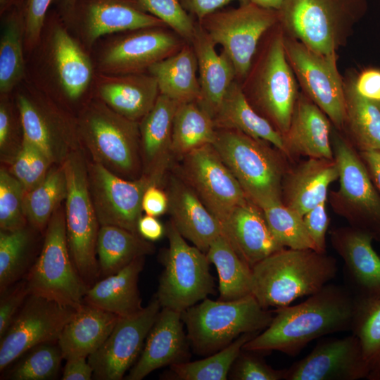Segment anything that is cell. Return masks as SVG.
Listing matches in <instances>:
<instances>
[{
  "mask_svg": "<svg viewBox=\"0 0 380 380\" xmlns=\"http://www.w3.org/2000/svg\"><path fill=\"white\" fill-rule=\"evenodd\" d=\"M2 15L0 36V94H12L25 80L27 76L25 27L20 4Z\"/></svg>",
  "mask_w": 380,
  "mask_h": 380,
  "instance_id": "8d00e7d4",
  "label": "cell"
},
{
  "mask_svg": "<svg viewBox=\"0 0 380 380\" xmlns=\"http://www.w3.org/2000/svg\"><path fill=\"white\" fill-rule=\"evenodd\" d=\"M222 229L223 235L251 268L284 248L272 234L262 209L250 199L233 210Z\"/></svg>",
  "mask_w": 380,
  "mask_h": 380,
  "instance_id": "f546056e",
  "label": "cell"
},
{
  "mask_svg": "<svg viewBox=\"0 0 380 380\" xmlns=\"http://www.w3.org/2000/svg\"><path fill=\"white\" fill-rule=\"evenodd\" d=\"M205 254L218 274L220 300H235L251 294V268L223 234L210 243Z\"/></svg>",
  "mask_w": 380,
  "mask_h": 380,
  "instance_id": "f35d334b",
  "label": "cell"
},
{
  "mask_svg": "<svg viewBox=\"0 0 380 380\" xmlns=\"http://www.w3.org/2000/svg\"><path fill=\"white\" fill-rule=\"evenodd\" d=\"M82 149L73 151L63 163L67 179L64 212L70 256L87 283L99 274L96 255L100 224L89 190L87 160Z\"/></svg>",
  "mask_w": 380,
  "mask_h": 380,
  "instance_id": "7c38bea8",
  "label": "cell"
},
{
  "mask_svg": "<svg viewBox=\"0 0 380 380\" xmlns=\"http://www.w3.org/2000/svg\"><path fill=\"white\" fill-rule=\"evenodd\" d=\"M54 0H23L20 4L25 27V51L31 53L37 46Z\"/></svg>",
  "mask_w": 380,
  "mask_h": 380,
  "instance_id": "f5cc1de1",
  "label": "cell"
},
{
  "mask_svg": "<svg viewBox=\"0 0 380 380\" xmlns=\"http://www.w3.org/2000/svg\"><path fill=\"white\" fill-rule=\"evenodd\" d=\"M142 210L145 214L158 217L168 211L167 193L160 186H149L144 193L141 201Z\"/></svg>",
  "mask_w": 380,
  "mask_h": 380,
  "instance_id": "6f0895ef",
  "label": "cell"
},
{
  "mask_svg": "<svg viewBox=\"0 0 380 380\" xmlns=\"http://www.w3.org/2000/svg\"><path fill=\"white\" fill-rule=\"evenodd\" d=\"M331 142L339 181L338 191L331 193V204L350 227L380 242V194L359 151L333 125Z\"/></svg>",
  "mask_w": 380,
  "mask_h": 380,
  "instance_id": "30bf717a",
  "label": "cell"
},
{
  "mask_svg": "<svg viewBox=\"0 0 380 380\" xmlns=\"http://www.w3.org/2000/svg\"><path fill=\"white\" fill-rule=\"evenodd\" d=\"M255 352L244 350L235 360L230 377L234 380H282L285 377L284 369H275L268 365Z\"/></svg>",
  "mask_w": 380,
  "mask_h": 380,
  "instance_id": "816d5d0a",
  "label": "cell"
},
{
  "mask_svg": "<svg viewBox=\"0 0 380 380\" xmlns=\"http://www.w3.org/2000/svg\"><path fill=\"white\" fill-rule=\"evenodd\" d=\"M29 295L79 308L88 289L70 256L64 208L53 213L45 230L41 252L25 279Z\"/></svg>",
  "mask_w": 380,
  "mask_h": 380,
  "instance_id": "8fae6325",
  "label": "cell"
},
{
  "mask_svg": "<svg viewBox=\"0 0 380 380\" xmlns=\"http://www.w3.org/2000/svg\"><path fill=\"white\" fill-rule=\"evenodd\" d=\"M213 121L216 129H236L265 140L286 156L282 134L251 106L237 80L230 86Z\"/></svg>",
  "mask_w": 380,
  "mask_h": 380,
  "instance_id": "836d02e7",
  "label": "cell"
},
{
  "mask_svg": "<svg viewBox=\"0 0 380 380\" xmlns=\"http://www.w3.org/2000/svg\"><path fill=\"white\" fill-rule=\"evenodd\" d=\"M355 87L362 96L374 102L380 101V68L367 67L355 72Z\"/></svg>",
  "mask_w": 380,
  "mask_h": 380,
  "instance_id": "9f6ffc18",
  "label": "cell"
},
{
  "mask_svg": "<svg viewBox=\"0 0 380 380\" xmlns=\"http://www.w3.org/2000/svg\"><path fill=\"white\" fill-rule=\"evenodd\" d=\"M119 317L82 303L64 326L57 343L63 358L88 357L112 331Z\"/></svg>",
  "mask_w": 380,
  "mask_h": 380,
  "instance_id": "1f68e13d",
  "label": "cell"
},
{
  "mask_svg": "<svg viewBox=\"0 0 380 380\" xmlns=\"http://www.w3.org/2000/svg\"><path fill=\"white\" fill-rule=\"evenodd\" d=\"M338 179L334 158H308L286 172L282 184V201L303 216L327 202L329 187Z\"/></svg>",
  "mask_w": 380,
  "mask_h": 380,
  "instance_id": "4dcf8cb0",
  "label": "cell"
},
{
  "mask_svg": "<svg viewBox=\"0 0 380 380\" xmlns=\"http://www.w3.org/2000/svg\"><path fill=\"white\" fill-rule=\"evenodd\" d=\"M52 343L40 344L32 349L11 373L14 380H48L54 379L63 356L58 345Z\"/></svg>",
  "mask_w": 380,
  "mask_h": 380,
  "instance_id": "7dc6e473",
  "label": "cell"
},
{
  "mask_svg": "<svg viewBox=\"0 0 380 380\" xmlns=\"http://www.w3.org/2000/svg\"><path fill=\"white\" fill-rule=\"evenodd\" d=\"M87 180L100 226H117L138 234L144 193L157 182L145 175L136 179L122 178L92 160H87Z\"/></svg>",
  "mask_w": 380,
  "mask_h": 380,
  "instance_id": "d6986e66",
  "label": "cell"
},
{
  "mask_svg": "<svg viewBox=\"0 0 380 380\" xmlns=\"http://www.w3.org/2000/svg\"><path fill=\"white\" fill-rule=\"evenodd\" d=\"M23 139L39 149L53 165H63L73 151L82 148L76 116L37 88L23 81L17 88Z\"/></svg>",
  "mask_w": 380,
  "mask_h": 380,
  "instance_id": "9c48e42d",
  "label": "cell"
},
{
  "mask_svg": "<svg viewBox=\"0 0 380 380\" xmlns=\"http://www.w3.org/2000/svg\"><path fill=\"white\" fill-rule=\"evenodd\" d=\"M273 316L252 294L231 300L206 298L182 312L189 343L201 355L219 351L245 333L263 331Z\"/></svg>",
  "mask_w": 380,
  "mask_h": 380,
  "instance_id": "ba28073f",
  "label": "cell"
},
{
  "mask_svg": "<svg viewBox=\"0 0 380 380\" xmlns=\"http://www.w3.org/2000/svg\"><path fill=\"white\" fill-rule=\"evenodd\" d=\"M177 161L175 172L193 189L222 227L233 210L249 199L213 144L196 148Z\"/></svg>",
  "mask_w": 380,
  "mask_h": 380,
  "instance_id": "2e32d148",
  "label": "cell"
},
{
  "mask_svg": "<svg viewBox=\"0 0 380 380\" xmlns=\"http://www.w3.org/2000/svg\"><path fill=\"white\" fill-rule=\"evenodd\" d=\"M247 197L260 208L282 201L286 156L269 142L232 129H216L213 144Z\"/></svg>",
  "mask_w": 380,
  "mask_h": 380,
  "instance_id": "8992f818",
  "label": "cell"
},
{
  "mask_svg": "<svg viewBox=\"0 0 380 380\" xmlns=\"http://www.w3.org/2000/svg\"><path fill=\"white\" fill-rule=\"evenodd\" d=\"M284 0H250L257 6L265 8L279 10Z\"/></svg>",
  "mask_w": 380,
  "mask_h": 380,
  "instance_id": "be15d7a7",
  "label": "cell"
},
{
  "mask_svg": "<svg viewBox=\"0 0 380 380\" xmlns=\"http://www.w3.org/2000/svg\"><path fill=\"white\" fill-rule=\"evenodd\" d=\"M31 236L27 227L15 231H0L1 293L25 273Z\"/></svg>",
  "mask_w": 380,
  "mask_h": 380,
  "instance_id": "f6af8a7d",
  "label": "cell"
},
{
  "mask_svg": "<svg viewBox=\"0 0 380 380\" xmlns=\"http://www.w3.org/2000/svg\"><path fill=\"white\" fill-rule=\"evenodd\" d=\"M367 10V0H284L278 23L284 34L331 54L346 45Z\"/></svg>",
  "mask_w": 380,
  "mask_h": 380,
  "instance_id": "52a82bcc",
  "label": "cell"
},
{
  "mask_svg": "<svg viewBox=\"0 0 380 380\" xmlns=\"http://www.w3.org/2000/svg\"><path fill=\"white\" fill-rule=\"evenodd\" d=\"M326 202L319 204L308 211L303 216V222L311 238L315 250L319 253H326V234L329 218L326 208Z\"/></svg>",
  "mask_w": 380,
  "mask_h": 380,
  "instance_id": "db71d44e",
  "label": "cell"
},
{
  "mask_svg": "<svg viewBox=\"0 0 380 380\" xmlns=\"http://www.w3.org/2000/svg\"><path fill=\"white\" fill-rule=\"evenodd\" d=\"M331 127L326 114L300 91L289 129L283 135L286 156L334 159Z\"/></svg>",
  "mask_w": 380,
  "mask_h": 380,
  "instance_id": "83f0119b",
  "label": "cell"
},
{
  "mask_svg": "<svg viewBox=\"0 0 380 380\" xmlns=\"http://www.w3.org/2000/svg\"><path fill=\"white\" fill-rule=\"evenodd\" d=\"M259 333H245L204 359L174 364L170 366L172 376L178 380H226L243 345Z\"/></svg>",
  "mask_w": 380,
  "mask_h": 380,
  "instance_id": "b9f144b4",
  "label": "cell"
},
{
  "mask_svg": "<svg viewBox=\"0 0 380 380\" xmlns=\"http://www.w3.org/2000/svg\"><path fill=\"white\" fill-rule=\"evenodd\" d=\"M26 191L7 168L0 169V228L15 231L27 227L24 200Z\"/></svg>",
  "mask_w": 380,
  "mask_h": 380,
  "instance_id": "bcb514c9",
  "label": "cell"
},
{
  "mask_svg": "<svg viewBox=\"0 0 380 380\" xmlns=\"http://www.w3.org/2000/svg\"><path fill=\"white\" fill-rule=\"evenodd\" d=\"M351 331L360 341L369 369L367 379L372 380L380 372V298L356 296Z\"/></svg>",
  "mask_w": 380,
  "mask_h": 380,
  "instance_id": "7bdbcfd3",
  "label": "cell"
},
{
  "mask_svg": "<svg viewBox=\"0 0 380 380\" xmlns=\"http://www.w3.org/2000/svg\"><path fill=\"white\" fill-rule=\"evenodd\" d=\"M94 95L123 117L139 122L154 106L160 94L148 72L108 75L97 72Z\"/></svg>",
  "mask_w": 380,
  "mask_h": 380,
  "instance_id": "4316f807",
  "label": "cell"
},
{
  "mask_svg": "<svg viewBox=\"0 0 380 380\" xmlns=\"http://www.w3.org/2000/svg\"><path fill=\"white\" fill-rule=\"evenodd\" d=\"M169 246L156 294L162 308L182 312L215 293L206 254L187 243L170 220L165 228Z\"/></svg>",
  "mask_w": 380,
  "mask_h": 380,
  "instance_id": "4fadbf2b",
  "label": "cell"
},
{
  "mask_svg": "<svg viewBox=\"0 0 380 380\" xmlns=\"http://www.w3.org/2000/svg\"><path fill=\"white\" fill-rule=\"evenodd\" d=\"M77 0H54L58 9V13L62 15L70 10Z\"/></svg>",
  "mask_w": 380,
  "mask_h": 380,
  "instance_id": "e7e4bbea",
  "label": "cell"
},
{
  "mask_svg": "<svg viewBox=\"0 0 380 380\" xmlns=\"http://www.w3.org/2000/svg\"><path fill=\"white\" fill-rule=\"evenodd\" d=\"M331 243L344 261L345 270L357 297L380 298V257L373 237L350 226L333 229Z\"/></svg>",
  "mask_w": 380,
  "mask_h": 380,
  "instance_id": "cb8c5ba5",
  "label": "cell"
},
{
  "mask_svg": "<svg viewBox=\"0 0 380 380\" xmlns=\"http://www.w3.org/2000/svg\"><path fill=\"white\" fill-rule=\"evenodd\" d=\"M66 196L64 167L63 165H53L44 179L25 193L24 208L27 222L37 230L46 229Z\"/></svg>",
  "mask_w": 380,
  "mask_h": 380,
  "instance_id": "60d3db41",
  "label": "cell"
},
{
  "mask_svg": "<svg viewBox=\"0 0 380 380\" xmlns=\"http://www.w3.org/2000/svg\"><path fill=\"white\" fill-rule=\"evenodd\" d=\"M355 307L356 296L350 289L327 284L298 305L277 308L270 325L242 349L296 356L317 338L351 331Z\"/></svg>",
  "mask_w": 380,
  "mask_h": 380,
  "instance_id": "6da1fadb",
  "label": "cell"
},
{
  "mask_svg": "<svg viewBox=\"0 0 380 380\" xmlns=\"http://www.w3.org/2000/svg\"><path fill=\"white\" fill-rule=\"evenodd\" d=\"M148 72L156 80L160 94L179 103L198 101V63L191 43L186 42L177 52L151 66Z\"/></svg>",
  "mask_w": 380,
  "mask_h": 380,
  "instance_id": "e575fe53",
  "label": "cell"
},
{
  "mask_svg": "<svg viewBox=\"0 0 380 380\" xmlns=\"http://www.w3.org/2000/svg\"><path fill=\"white\" fill-rule=\"evenodd\" d=\"M137 232L144 239L155 241L162 238L165 233V228L157 217L145 214L139 220Z\"/></svg>",
  "mask_w": 380,
  "mask_h": 380,
  "instance_id": "94428289",
  "label": "cell"
},
{
  "mask_svg": "<svg viewBox=\"0 0 380 380\" xmlns=\"http://www.w3.org/2000/svg\"><path fill=\"white\" fill-rule=\"evenodd\" d=\"M251 294L264 308L289 305L311 296L332 280L336 260L312 249L282 248L252 268Z\"/></svg>",
  "mask_w": 380,
  "mask_h": 380,
  "instance_id": "277c9868",
  "label": "cell"
},
{
  "mask_svg": "<svg viewBox=\"0 0 380 380\" xmlns=\"http://www.w3.org/2000/svg\"><path fill=\"white\" fill-rule=\"evenodd\" d=\"M359 153L380 194V151H360Z\"/></svg>",
  "mask_w": 380,
  "mask_h": 380,
  "instance_id": "6125c7cd",
  "label": "cell"
},
{
  "mask_svg": "<svg viewBox=\"0 0 380 380\" xmlns=\"http://www.w3.org/2000/svg\"><path fill=\"white\" fill-rule=\"evenodd\" d=\"M141 9L161 20L185 42L194 34L196 20L184 8L179 0H132Z\"/></svg>",
  "mask_w": 380,
  "mask_h": 380,
  "instance_id": "f907efd6",
  "label": "cell"
},
{
  "mask_svg": "<svg viewBox=\"0 0 380 380\" xmlns=\"http://www.w3.org/2000/svg\"><path fill=\"white\" fill-rule=\"evenodd\" d=\"M183 324L182 312L162 308L125 379L141 380L157 369L188 361L189 341Z\"/></svg>",
  "mask_w": 380,
  "mask_h": 380,
  "instance_id": "603a6c76",
  "label": "cell"
},
{
  "mask_svg": "<svg viewBox=\"0 0 380 380\" xmlns=\"http://www.w3.org/2000/svg\"><path fill=\"white\" fill-rule=\"evenodd\" d=\"M23 0H0V13L2 15L13 7L18 6Z\"/></svg>",
  "mask_w": 380,
  "mask_h": 380,
  "instance_id": "03108f58",
  "label": "cell"
},
{
  "mask_svg": "<svg viewBox=\"0 0 380 380\" xmlns=\"http://www.w3.org/2000/svg\"><path fill=\"white\" fill-rule=\"evenodd\" d=\"M287 60L301 91L329 118L339 131L345 118L344 80L338 68L337 53L322 54L286 34Z\"/></svg>",
  "mask_w": 380,
  "mask_h": 380,
  "instance_id": "9a60e30c",
  "label": "cell"
},
{
  "mask_svg": "<svg viewBox=\"0 0 380 380\" xmlns=\"http://www.w3.org/2000/svg\"><path fill=\"white\" fill-rule=\"evenodd\" d=\"M12 94H0V156L8 165L18 153L23 140L20 113Z\"/></svg>",
  "mask_w": 380,
  "mask_h": 380,
  "instance_id": "681fc988",
  "label": "cell"
},
{
  "mask_svg": "<svg viewBox=\"0 0 380 380\" xmlns=\"http://www.w3.org/2000/svg\"><path fill=\"white\" fill-rule=\"evenodd\" d=\"M161 308L156 297L138 312L128 317H119L106 340L87 357L94 370L93 379H123L142 350Z\"/></svg>",
  "mask_w": 380,
  "mask_h": 380,
  "instance_id": "44dd1931",
  "label": "cell"
},
{
  "mask_svg": "<svg viewBox=\"0 0 380 380\" xmlns=\"http://www.w3.org/2000/svg\"><path fill=\"white\" fill-rule=\"evenodd\" d=\"M284 36L279 23L264 34L246 75L239 82L251 106L282 136L289 129L300 94Z\"/></svg>",
  "mask_w": 380,
  "mask_h": 380,
  "instance_id": "3957f363",
  "label": "cell"
},
{
  "mask_svg": "<svg viewBox=\"0 0 380 380\" xmlns=\"http://www.w3.org/2000/svg\"><path fill=\"white\" fill-rule=\"evenodd\" d=\"M32 52L36 53L33 84L64 107L87 99L97 73L94 63L58 13H49Z\"/></svg>",
  "mask_w": 380,
  "mask_h": 380,
  "instance_id": "7a4b0ae2",
  "label": "cell"
},
{
  "mask_svg": "<svg viewBox=\"0 0 380 380\" xmlns=\"http://www.w3.org/2000/svg\"><path fill=\"white\" fill-rule=\"evenodd\" d=\"M184 8L192 17L200 21L205 16L219 10L234 0H179ZM240 4L250 2V0H236Z\"/></svg>",
  "mask_w": 380,
  "mask_h": 380,
  "instance_id": "680465c9",
  "label": "cell"
},
{
  "mask_svg": "<svg viewBox=\"0 0 380 380\" xmlns=\"http://www.w3.org/2000/svg\"><path fill=\"white\" fill-rule=\"evenodd\" d=\"M0 302V338L6 333L22 304L29 296L25 281L18 284L8 293H2Z\"/></svg>",
  "mask_w": 380,
  "mask_h": 380,
  "instance_id": "11a10c76",
  "label": "cell"
},
{
  "mask_svg": "<svg viewBox=\"0 0 380 380\" xmlns=\"http://www.w3.org/2000/svg\"><path fill=\"white\" fill-rule=\"evenodd\" d=\"M216 45L232 61L236 79L246 75L264 34L279 22L277 10L251 1L235 8L217 10L198 21Z\"/></svg>",
  "mask_w": 380,
  "mask_h": 380,
  "instance_id": "5bb4252c",
  "label": "cell"
},
{
  "mask_svg": "<svg viewBox=\"0 0 380 380\" xmlns=\"http://www.w3.org/2000/svg\"><path fill=\"white\" fill-rule=\"evenodd\" d=\"M153 251L154 246L139 234L117 226H100L96 255L99 272L104 277L116 273L136 258Z\"/></svg>",
  "mask_w": 380,
  "mask_h": 380,
  "instance_id": "74e56055",
  "label": "cell"
},
{
  "mask_svg": "<svg viewBox=\"0 0 380 380\" xmlns=\"http://www.w3.org/2000/svg\"><path fill=\"white\" fill-rule=\"evenodd\" d=\"M76 310L44 297L29 295L0 338V370L40 344L57 342Z\"/></svg>",
  "mask_w": 380,
  "mask_h": 380,
  "instance_id": "ac0fdd59",
  "label": "cell"
},
{
  "mask_svg": "<svg viewBox=\"0 0 380 380\" xmlns=\"http://www.w3.org/2000/svg\"><path fill=\"white\" fill-rule=\"evenodd\" d=\"M76 120L81 146L92 161L127 179L142 175L139 122L117 113L94 95Z\"/></svg>",
  "mask_w": 380,
  "mask_h": 380,
  "instance_id": "5b68a950",
  "label": "cell"
},
{
  "mask_svg": "<svg viewBox=\"0 0 380 380\" xmlns=\"http://www.w3.org/2000/svg\"><path fill=\"white\" fill-rule=\"evenodd\" d=\"M144 259L145 256L136 258L120 271L89 287L84 301L120 317L140 311L144 307L138 281Z\"/></svg>",
  "mask_w": 380,
  "mask_h": 380,
  "instance_id": "d6a6232c",
  "label": "cell"
},
{
  "mask_svg": "<svg viewBox=\"0 0 380 380\" xmlns=\"http://www.w3.org/2000/svg\"><path fill=\"white\" fill-rule=\"evenodd\" d=\"M60 15L87 49L103 36L167 26L132 0H77L70 10Z\"/></svg>",
  "mask_w": 380,
  "mask_h": 380,
  "instance_id": "ffe728a7",
  "label": "cell"
},
{
  "mask_svg": "<svg viewBox=\"0 0 380 380\" xmlns=\"http://www.w3.org/2000/svg\"><path fill=\"white\" fill-rule=\"evenodd\" d=\"M178 104L160 94L154 106L139 122L142 175L152 178L160 186L175 162L172 137Z\"/></svg>",
  "mask_w": 380,
  "mask_h": 380,
  "instance_id": "d4e9b609",
  "label": "cell"
},
{
  "mask_svg": "<svg viewBox=\"0 0 380 380\" xmlns=\"http://www.w3.org/2000/svg\"><path fill=\"white\" fill-rule=\"evenodd\" d=\"M354 72L343 77L345 118L341 131L360 151H380V108L355 89Z\"/></svg>",
  "mask_w": 380,
  "mask_h": 380,
  "instance_id": "d590c367",
  "label": "cell"
},
{
  "mask_svg": "<svg viewBox=\"0 0 380 380\" xmlns=\"http://www.w3.org/2000/svg\"><path fill=\"white\" fill-rule=\"evenodd\" d=\"M261 209L272 234L283 247L315 250L301 215L283 202L269 204Z\"/></svg>",
  "mask_w": 380,
  "mask_h": 380,
  "instance_id": "ee69618b",
  "label": "cell"
},
{
  "mask_svg": "<svg viewBox=\"0 0 380 380\" xmlns=\"http://www.w3.org/2000/svg\"><path fill=\"white\" fill-rule=\"evenodd\" d=\"M192 45L198 63L200 95L196 103L213 119L232 84L236 80L234 65L196 21Z\"/></svg>",
  "mask_w": 380,
  "mask_h": 380,
  "instance_id": "f1b7e54d",
  "label": "cell"
},
{
  "mask_svg": "<svg viewBox=\"0 0 380 380\" xmlns=\"http://www.w3.org/2000/svg\"><path fill=\"white\" fill-rule=\"evenodd\" d=\"M216 127L213 118L196 101L179 103L172 126V150L175 160L207 144H213Z\"/></svg>",
  "mask_w": 380,
  "mask_h": 380,
  "instance_id": "ab89813d",
  "label": "cell"
},
{
  "mask_svg": "<svg viewBox=\"0 0 380 380\" xmlns=\"http://www.w3.org/2000/svg\"><path fill=\"white\" fill-rule=\"evenodd\" d=\"M369 373L354 334L323 339L305 357L285 369L284 380H357Z\"/></svg>",
  "mask_w": 380,
  "mask_h": 380,
  "instance_id": "7402d4cb",
  "label": "cell"
},
{
  "mask_svg": "<svg viewBox=\"0 0 380 380\" xmlns=\"http://www.w3.org/2000/svg\"><path fill=\"white\" fill-rule=\"evenodd\" d=\"M87 357H77L66 360L61 379L90 380L93 379L94 370L87 360Z\"/></svg>",
  "mask_w": 380,
  "mask_h": 380,
  "instance_id": "91938a15",
  "label": "cell"
},
{
  "mask_svg": "<svg viewBox=\"0 0 380 380\" xmlns=\"http://www.w3.org/2000/svg\"><path fill=\"white\" fill-rule=\"evenodd\" d=\"M8 165L9 172L27 191L44 179L53 164L39 149L23 139L18 153Z\"/></svg>",
  "mask_w": 380,
  "mask_h": 380,
  "instance_id": "c3c4849f",
  "label": "cell"
},
{
  "mask_svg": "<svg viewBox=\"0 0 380 380\" xmlns=\"http://www.w3.org/2000/svg\"><path fill=\"white\" fill-rule=\"evenodd\" d=\"M167 193L170 221L185 239L205 253L210 243L223 234L221 224L175 172L169 177Z\"/></svg>",
  "mask_w": 380,
  "mask_h": 380,
  "instance_id": "484cf974",
  "label": "cell"
},
{
  "mask_svg": "<svg viewBox=\"0 0 380 380\" xmlns=\"http://www.w3.org/2000/svg\"><path fill=\"white\" fill-rule=\"evenodd\" d=\"M375 103H376L379 106V108H380V101H379V102H375Z\"/></svg>",
  "mask_w": 380,
  "mask_h": 380,
  "instance_id": "003e7915",
  "label": "cell"
},
{
  "mask_svg": "<svg viewBox=\"0 0 380 380\" xmlns=\"http://www.w3.org/2000/svg\"><path fill=\"white\" fill-rule=\"evenodd\" d=\"M167 26L130 30L109 39L94 63L97 72L108 75L146 72L173 55L186 43Z\"/></svg>",
  "mask_w": 380,
  "mask_h": 380,
  "instance_id": "e0dca14e",
  "label": "cell"
}]
</instances>
